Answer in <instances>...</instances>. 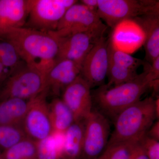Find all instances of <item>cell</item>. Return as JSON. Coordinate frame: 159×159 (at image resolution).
I'll return each instance as SVG.
<instances>
[{
	"instance_id": "15",
	"label": "cell",
	"mask_w": 159,
	"mask_h": 159,
	"mask_svg": "<svg viewBox=\"0 0 159 159\" xmlns=\"http://www.w3.org/2000/svg\"><path fill=\"white\" fill-rule=\"evenodd\" d=\"M134 19L145 33V57L151 63L159 57V7Z\"/></svg>"
},
{
	"instance_id": "29",
	"label": "cell",
	"mask_w": 159,
	"mask_h": 159,
	"mask_svg": "<svg viewBox=\"0 0 159 159\" xmlns=\"http://www.w3.org/2000/svg\"><path fill=\"white\" fill-rule=\"evenodd\" d=\"M147 134L152 139L159 141V121L153 123L147 132Z\"/></svg>"
},
{
	"instance_id": "31",
	"label": "cell",
	"mask_w": 159,
	"mask_h": 159,
	"mask_svg": "<svg viewBox=\"0 0 159 159\" xmlns=\"http://www.w3.org/2000/svg\"><path fill=\"white\" fill-rule=\"evenodd\" d=\"M9 75V71L7 70L0 61V86L2 84Z\"/></svg>"
},
{
	"instance_id": "7",
	"label": "cell",
	"mask_w": 159,
	"mask_h": 159,
	"mask_svg": "<svg viewBox=\"0 0 159 159\" xmlns=\"http://www.w3.org/2000/svg\"><path fill=\"white\" fill-rule=\"evenodd\" d=\"M28 28L48 32L54 31L67 10L78 2L75 0H29Z\"/></svg>"
},
{
	"instance_id": "11",
	"label": "cell",
	"mask_w": 159,
	"mask_h": 159,
	"mask_svg": "<svg viewBox=\"0 0 159 159\" xmlns=\"http://www.w3.org/2000/svg\"><path fill=\"white\" fill-rule=\"evenodd\" d=\"M91 87L80 75L63 91L62 100L74 115L75 122L85 120L93 110Z\"/></svg>"
},
{
	"instance_id": "30",
	"label": "cell",
	"mask_w": 159,
	"mask_h": 159,
	"mask_svg": "<svg viewBox=\"0 0 159 159\" xmlns=\"http://www.w3.org/2000/svg\"><path fill=\"white\" fill-rule=\"evenodd\" d=\"M80 3L85 6L90 11L97 14L98 0H82L80 1Z\"/></svg>"
},
{
	"instance_id": "9",
	"label": "cell",
	"mask_w": 159,
	"mask_h": 159,
	"mask_svg": "<svg viewBox=\"0 0 159 159\" xmlns=\"http://www.w3.org/2000/svg\"><path fill=\"white\" fill-rule=\"evenodd\" d=\"M110 132L108 119L93 110L84 120V134L81 159H95L107 146Z\"/></svg>"
},
{
	"instance_id": "20",
	"label": "cell",
	"mask_w": 159,
	"mask_h": 159,
	"mask_svg": "<svg viewBox=\"0 0 159 159\" xmlns=\"http://www.w3.org/2000/svg\"><path fill=\"white\" fill-rule=\"evenodd\" d=\"M4 159H38L36 142L26 138L2 152Z\"/></svg>"
},
{
	"instance_id": "24",
	"label": "cell",
	"mask_w": 159,
	"mask_h": 159,
	"mask_svg": "<svg viewBox=\"0 0 159 159\" xmlns=\"http://www.w3.org/2000/svg\"><path fill=\"white\" fill-rule=\"evenodd\" d=\"M27 138L22 128L0 124V147L4 150Z\"/></svg>"
},
{
	"instance_id": "19",
	"label": "cell",
	"mask_w": 159,
	"mask_h": 159,
	"mask_svg": "<svg viewBox=\"0 0 159 159\" xmlns=\"http://www.w3.org/2000/svg\"><path fill=\"white\" fill-rule=\"evenodd\" d=\"M63 134L53 133L36 142L38 159H60Z\"/></svg>"
},
{
	"instance_id": "33",
	"label": "cell",
	"mask_w": 159,
	"mask_h": 159,
	"mask_svg": "<svg viewBox=\"0 0 159 159\" xmlns=\"http://www.w3.org/2000/svg\"><path fill=\"white\" fill-rule=\"evenodd\" d=\"M0 159H4V158H3L2 154V152H0Z\"/></svg>"
},
{
	"instance_id": "6",
	"label": "cell",
	"mask_w": 159,
	"mask_h": 159,
	"mask_svg": "<svg viewBox=\"0 0 159 159\" xmlns=\"http://www.w3.org/2000/svg\"><path fill=\"white\" fill-rule=\"evenodd\" d=\"M97 14L100 19L114 29L126 20L134 19L159 7L153 0H98Z\"/></svg>"
},
{
	"instance_id": "1",
	"label": "cell",
	"mask_w": 159,
	"mask_h": 159,
	"mask_svg": "<svg viewBox=\"0 0 159 159\" xmlns=\"http://www.w3.org/2000/svg\"><path fill=\"white\" fill-rule=\"evenodd\" d=\"M11 43L26 65L48 75L56 62L58 45L50 33L31 28H16L0 38Z\"/></svg>"
},
{
	"instance_id": "23",
	"label": "cell",
	"mask_w": 159,
	"mask_h": 159,
	"mask_svg": "<svg viewBox=\"0 0 159 159\" xmlns=\"http://www.w3.org/2000/svg\"><path fill=\"white\" fill-rule=\"evenodd\" d=\"M142 137L130 141L107 145L102 153L95 159H128L132 148Z\"/></svg>"
},
{
	"instance_id": "3",
	"label": "cell",
	"mask_w": 159,
	"mask_h": 159,
	"mask_svg": "<svg viewBox=\"0 0 159 159\" xmlns=\"http://www.w3.org/2000/svg\"><path fill=\"white\" fill-rule=\"evenodd\" d=\"M157 119L155 99L149 97L140 100L120 113L115 121V129L107 145L142 137Z\"/></svg>"
},
{
	"instance_id": "12",
	"label": "cell",
	"mask_w": 159,
	"mask_h": 159,
	"mask_svg": "<svg viewBox=\"0 0 159 159\" xmlns=\"http://www.w3.org/2000/svg\"><path fill=\"white\" fill-rule=\"evenodd\" d=\"M53 36L57 40L58 45L56 60H69L81 67L97 39L86 33H78L63 38Z\"/></svg>"
},
{
	"instance_id": "10",
	"label": "cell",
	"mask_w": 159,
	"mask_h": 159,
	"mask_svg": "<svg viewBox=\"0 0 159 159\" xmlns=\"http://www.w3.org/2000/svg\"><path fill=\"white\" fill-rule=\"evenodd\" d=\"M109 41L104 36L96 39L81 66L80 75L91 88L104 84L108 74Z\"/></svg>"
},
{
	"instance_id": "16",
	"label": "cell",
	"mask_w": 159,
	"mask_h": 159,
	"mask_svg": "<svg viewBox=\"0 0 159 159\" xmlns=\"http://www.w3.org/2000/svg\"><path fill=\"white\" fill-rule=\"evenodd\" d=\"M84 134V120L75 122L63 136L60 159H81Z\"/></svg>"
},
{
	"instance_id": "8",
	"label": "cell",
	"mask_w": 159,
	"mask_h": 159,
	"mask_svg": "<svg viewBox=\"0 0 159 159\" xmlns=\"http://www.w3.org/2000/svg\"><path fill=\"white\" fill-rule=\"evenodd\" d=\"M48 89L29 100L28 111L22 128L26 136L35 142L45 139L53 133L48 103L47 101Z\"/></svg>"
},
{
	"instance_id": "4",
	"label": "cell",
	"mask_w": 159,
	"mask_h": 159,
	"mask_svg": "<svg viewBox=\"0 0 159 159\" xmlns=\"http://www.w3.org/2000/svg\"><path fill=\"white\" fill-rule=\"evenodd\" d=\"M47 74L26 65L7 77L0 86V101L16 98L29 100L47 89Z\"/></svg>"
},
{
	"instance_id": "28",
	"label": "cell",
	"mask_w": 159,
	"mask_h": 159,
	"mask_svg": "<svg viewBox=\"0 0 159 159\" xmlns=\"http://www.w3.org/2000/svg\"><path fill=\"white\" fill-rule=\"evenodd\" d=\"M149 72L154 80L159 79V57L154 60L149 65Z\"/></svg>"
},
{
	"instance_id": "22",
	"label": "cell",
	"mask_w": 159,
	"mask_h": 159,
	"mask_svg": "<svg viewBox=\"0 0 159 159\" xmlns=\"http://www.w3.org/2000/svg\"><path fill=\"white\" fill-rule=\"evenodd\" d=\"M108 53L110 61L125 68L136 71L140 66L144 64L141 59L116 48L110 40L108 45Z\"/></svg>"
},
{
	"instance_id": "32",
	"label": "cell",
	"mask_w": 159,
	"mask_h": 159,
	"mask_svg": "<svg viewBox=\"0 0 159 159\" xmlns=\"http://www.w3.org/2000/svg\"><path fill=\"white\" fill-rule=\"evenodd\" d=\"M155 110L156 113L157 119L159 120V98L158 97L157 99H155Z\"/></svg>"
},
{
	"instance_id": "18",
	"label": "cell",
	"mask_w": 159,
	"mask_h": 159,
	"mask_svg": "<svg viewBox=\"0 0 159 159\" xmlns=\"http://www.w3.org/2000/svg\"><path fill=\"white\" fill-rule=\"evenodd\" d=\"M53 133L64 134L75 122L74 115L62 99L54 98L48 103Z\"/></svg>"
},
{
	"instance_id": "5",
	"label": "cell",
	"mask_w": 159,
	"mask_h": 159,
	"mask_svg": "<svg viewBox=\"0 0 159 159\" xmlns=\"http://www.w3.org/2000/svg\"><path fill=\"white\" fill-rule=\"evenodd\" d=\"M107 29V26L98 14L90 11L81 3L77 2L67 10L56 30L48 33L58 38L86 33L97 39L104 36Z\"/></svg>"
},
{
	"instance_id": "21",
	"label": "cell",
	"mask_w": 159,
	"mask_h": 159,
	"mask_svg": "<svg viewBox=\"0 0 159 159\" xmlns=\"http://www.w3.org/2000/svg\"><path fill=\"white\" fill-rule=\"evenodd\" d=\"M21 60L11 43L4 39L0 40V61L9 71V76L23 67L20 66Z\"/></svg>"
},
{
	"instance_id": "13",
	"label": "cell",
	"mask_w": 159,
	"mask_h": 159,
	"mask_svg": "<svg viewBox=\"0 0 159 159\" xmlns=\"http://www.w3.org/2000/svg\"><path fill=\"white\" fill-rule=\"evenodd\" d=\"M29 10V0H0V38L11 29L24 27Z\"/></svg>"
},
{
	"instance_id": "26",
	"label": "cell",
	"mask_w": 159,
	"mask_h": 159,
	"mask_svg": "<svg viewBox=\"0 0 159 159\" xmlns=\"http://www.w3.org/2000/svg\"><path fill=\"white\" fill-rule=\"evenodd\" d=\"M146 133L141 137L139 143L145 150L148 159H159V141L150 138Z\"/></svg>"
},
{
	"instance_id": "17",
	"label": "cell",
	"mask_w": 159,
	"mask_h": 159,
	"mask_svg": "<svg viewBox=\"0 0 159 159\" xmlns=\"http://www.w3.org/2000/svg\"><path fill=\"white\" fill-rule=\"evenodd\" d=\"M29 100L11 98L0 101V124L22 127Z\"/></svg>"
},
{
	"instance_id": "27",
	"label": "cell",
	"mask_w": 159,
	"mask_h": 159,
	"mask_svg": "<svg viewBox=\"0 0 159 159\" xmlns=\"http://www.w3.org/2000/svg\"><path fill=\"white\" fill-rule=\"evenodd\" d=\"M139 140L131 150L128 159H149L142 145L139 143Z\"/></svg>"
},
{
	"instance_id": "2",
	"label": "cell",
	"mask_w": 159,
	"mask_h": 159,
	"mask_svg": "<svg viewBox=\"0 0 159 159\" xmlns=\"http://www.w3.org/2000/svg\"><path fill=\"white\" fill-rule=\"evenodd\" d=\"M143 65V73L133 80L114 86L104 84L91 93L93 103L98 111L115 120L122 111L141 100L154 80L148 70L149 65Z\"/></svg>"
},
{
	"instance_id": "25",
	"label": "cell",
	"mask_w": 159,
	"mask_h": 159,
	"mask_svg": "<svg viewBox=\"0 0 159 159\" xmlns=\"http://www.w3.org/2000/svg\"><path fill=\"white\" fill-rule=\"evenodd\" d=\"M138 75L136 71L123 67L109 61L107 74L109 80L107 84L109 86L119 85L133 80Z\"/></svg>"
},
{
	"instance_id": "14",
	"label": "cell",
	"mask_w": 159,
	"mask_h": 159,
	"mask_svg": "<svg viewBox=\"0 0 159 159\" xmlns=\"http://www.w3.org/2000/svg\"><path fill=\"white\" fill-rule=\"evenodd\" d=\"M81 67L66 59L56 60L47 75V86L54 95H59L81 73Z\"/></svg>"
}]
</instances>
